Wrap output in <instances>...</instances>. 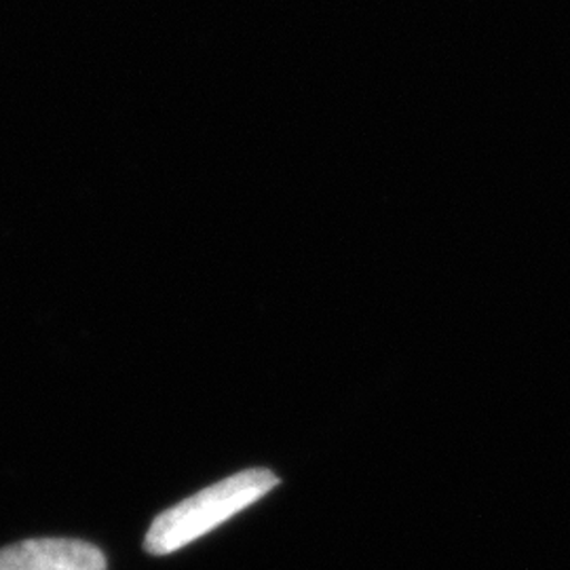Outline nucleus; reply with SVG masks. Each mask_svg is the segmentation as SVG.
<instances>
[{"mask_svg": "<svg viewBox=\"0 0 570 570\" xmlns=\"http://www.w3.org/2000/svg\"><path fill=\"white\" fill-rule=\"evenodd\" d=\"M277 484L279 478L268 469H245L214 487H207L176 508L164 511L148 530L144 550L153 556L183 550L188 543L225 524L239 511L254 505Z\"/></svg>", "mask_w": 570, "mask_h": 570, "instance_id": "f257e3e1", "label": "nucleus"}, {"mask_svg": "<svg viewBox=\"0 0 570 570\" xmlns=\"http://www.w3.org/2000/svg\"><path fill=\"white\" fill-rule=\"evenodd\" d=\"M0 570H106V558L79 539H30L0 550Z\"/></svg>", "mask_w": 570, "mask_h": 570, "instance_id": "f03ea898", "label": "nucleus"}]
</instances>
